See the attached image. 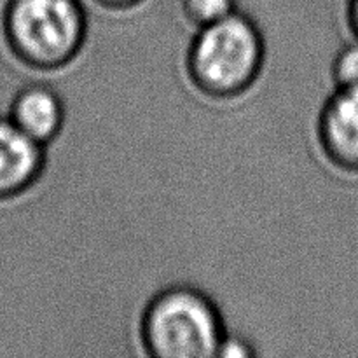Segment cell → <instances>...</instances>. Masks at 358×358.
Returning <instances> with one entry per match:
<instances>
[{
	"instance_id": "obj_1",
	"label": "cell",
	"mask_w": 358,
	"mask_h": 358,
	"mask_svg": "<svg viewBox=\"0 0 358 358\" xmlns=\"http://www.w3.org/2000/svg\"><path fill=\"white\" fill-rule=\"evenodd\" d=\"M266 59L261 28L240 9L224 20L198 28L189 44L185 69L192 86L213 100L247 93Z\"/></svg>"
},
{
	"instance_id": "obj_2",
	"label": "cell",
	"mask_w": 358,
	"mask_h": 358,
	"mask_svg": "<svg viewBox=\"0 0 358 358\" xmlns=\"http://www.w3.org/2000/svg\"><path fill=\"white\" fill-rule=\"evenodd\" d=\"M2 34L14 62L34 72H55L86 44V6L84 0H7Z\"/></svg>"
},
{
	"instance_id": "obj_3",
	"label": "cell",
	"mask_w": 358,
	"mask_h": 358,
	"mask_svg": "<svg viewBox=\"0 0 358 358\" xmlns=\"http://www.w3.org/2000/svg\"><path fill=\"white\" fill-rule=\"evenodd\" d=\"M226 334L215 301L192 285L164 287L140 317V341L156 358H213Z\"/></svg>"
},
{
	"instance_id": "obj_4",
	"label": "cell",
	"mask_w": 358,
	"mask_h": 358,
	"mask_svg": "<svg viewBox=\"0 0 358 358\" xmlns=\"http://www.w3.org/2000/svg\"><path fill=\"white\" fill-rule=\"evenodd\" d=\"M317 138L332 166L358 173V87H336L318 114Z\"/></svg>"
},
{
	"instance_id": "obj_5",
	"label": "cell",
	"mask_w": 358,
	"mask_h": 358,
	"mask_svg": "<svg viewBox=\"0 0 358 358\" xmlns=\"http://www.w3.org/2000/svg\"><path fill=\"white\" fill-rule=\"evenodd\" d=\"M48 164V147L24 135L7 115H0V203L30 192Z\"/></svg>"
},
{
	"instance_id": "obj_6",
	"label": "cell",
	"mask_w": 358,
	"mask_h": 358,
	"mask_svg": "<svg viewBox=\"0 0 358 358\" xmlns=\"http://www.w3.org/2000/svg\"><path fill=\"white\" fill-rule=\"evenodd\" d=\"M7 117L34 142L49 147L65 124V103L51 86L30 83L14 91Z\"/></svg>"
},
{
	"instance_id": "obj_7",
	"label": "cell",
	"mask_w": 358,
	"mask_h": 358,
	"mask_svg": "<svg viewBox=\"0 0 358 358\" xmlns=\"http://www.w3.org/2000/svg\"><path fill=\"white\" fill-rule=\"evenodd\" d=\"M182 14L196 28L206 27L238 10V0H178Z\"/></svg>"
},
{
	"instance_id": "obj_8",
	"label": "cell",
	"mask_w": 358,
	"mask_h": 358,
	"mask_svg": "<svg viewBox=\"0 0 358 358\" xmlns=\"http://www.w3.org/2000/svg\"><path fill=\"white\" fill-rule=\"evenodd\" d=\"M336 87H358V38L341 48L332 62Z\"/></svg>"
},
{
	"instance_id": "obj_9",
	"label": "cell",
	"mask_w": 358,
	"mask_h": 358,
	"mask_svg": "<svg viewBox=\"0 0 358 358\" xmlns=\"http://www.w3.org/2000/svg\"><path fill=\"white\" fill-rule=\"evenodd\" d=\"M217 357L224 358H245V357H255L254 345L247 339H243L241 336H231L227 332L224 336L222 343H220V348Z\"/></svg>"
},
{
	"instance_id": "obj_10",
	"label": "cell",
	"mask_w": 358,
	"mask_h": 358,
	"mask_svg": "<svg viewBox=\"0 0 358 358\" xmlns=\"http://www.w3.org/2000/svg\"><path fill=\"white\" fill-rule=\"evenodd\" d=\"M90 2L101 7V9L117 10V13H121V10L136 9V7H140L142 3H145L147 0H90Z\"/></svg>"
},
{
	"instance_id": "obj_11",
	"label": "cell",
	"mask_w": 358,
	"mask_h": 358,
	"mask_svg": "<svg viewBox=\"0 0 358 358\" xmlns=\"http://www.w3.org/2000/svg\"><path fill=\"white\" fill-rule=\"evenodd\" d=\"M346 20H348L350 30L358 38V0H346Z\"/></svg>"
}]
</instances>
